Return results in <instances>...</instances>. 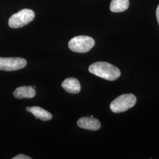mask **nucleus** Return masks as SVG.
<instances>
[{"label":"nucleus","instance_id":"f257e3e1","mask_svg":"<svg viewBox=\"0 0 159 159\" xmlns=\"http://www.w3.org/2000/svg\"><path fill=\"white\" fill-rule=\"evenodd\" d=\"M89 70L91 74L108 81L116 80L121 75L119 68L107 62L93 63L90 66Z\"/></svg>","mask_w":159,"mask_h":159},{"label":"nucleus","instance_id":"f03ea898","mask_svg":"<svg viewBox=\"0 0 159 159\" xmlns=\"http://www.w3.org/2000/svg\"><path fill=\"white\" fill-rule=\"evenodd\" d=\"M137 98L133 94H125L117 97L110 104V109L115 113L127 111L136 105Z\"/></svg>","mask_w":159,"mask_h":159},{"label":"nucleus","instance_id":"7ed1b4c3","mask_svg":"<svg viewBox=\"0 0 159 159\" xmlns=\"http://www.w3.org/2000/svg\"><path fill=\"white\" fill-rule=\"evenodd\" d=\"M95 45V41L89 36L79 35L71 39L68 42L69 48L79 53L89 52Z\"/></svg>","mask_w":159,"mask_h":159},{"label":"nucleus","instance_id":"20e7f679","mask_svg":"<svg viewBox=\"0 0 159 159\" xmlns=\"http://www.w3.org/2000/svg\"><path fill=\"white\" fill-rule=\"evenodd\" d=\"M34 12L30 9H23L13 14L8 20V25L12 29H18L27 25L34 20Z\"/></svg>","mask_w":159,"mask_h":159},{"label":"nucleus","instance_id":"39448f33","mask_svg":"<svg viewBox=\"0 0 159 159\" xmlns=\"http://www.w3.org/2000/svg\"><path fill=\"white\" fill-rule=\"evenodd\" d=\"M27 61L20 57H0V70L6 71H16L24 68Z\"/></svg>","mask_w":159,"mask_h":159},{"label":"nucleus","instance_id":"423d86ee","mask_svg":"<svg viewBox=\"0 0 159 159\" xmlns=\"http://www.w3.org/2000/svg\"><path fill=\"white\" fill-rule=\"evenodd\" d=\"M77 125L83 129L91 131L98 130L101 127L100 121L90 117L80 118L77 121Z\"/></svg>","mask_w":159,"mask_h":159},{"label":"nucleus","instance_id":"0eeeda50","mask_svg":"<svg viewBox=\"0 0 159 159\" xmlns=\"http://www.w3.org/2000/svg\"><path fill=\"white\" fill-rule=\"evenodd\" d=\"M36 94V91L32 86H22L17 88L13 92V95L17 99L31 98Z\"/></svg>","mask_w":159,"mask_h":159},{"label":"nucleus","instance_id":"6e6552de","mask_svg":"<svg viewBox=\"0 0 159 159\" xmlns=\"http://www.w3.org/2000/svg\"><path fill=\"white\" fill-rule=\"evenodd\" d=\"M61 86L69 93L77 94L81 90V85L79 81L75 78H67L63 81Z\"/></svg>","mask_w":159,"mask_h":159},{"label":"nucleus","instance_id":"1a4fd4ad","mask_svg":"<svg viewBox=\"0 0 159 159\" xmlns=\"http://www.w3.org/2000/svg\"><path fill=\"white\" fill-rule=\"evenodd\" d=\"M26 110L33 114L37 119H39L43 121H48L52 119V115L50 113L40 107H28L26 108Z\"/></svg>","mask_w":159,"mask_h":159},{"label":"nucleus","instance_id":"9d476101","mask_svg":"<svg viewBox=\"0 0 159 159\" xmlns=\"http://www.w3.org/2000/svg\"><path fill=\"white\" fill-rule=\"evenodd\" d=\"M129 7V0H112L110 9L114 12H120L127 10Z\"/></svg>","mask_w":159,"mask_h":159},{"label":"nucleus","instance_id":"9b49d317","mask_svg":"<svg viewBox=\"0 0 159 159\" xmlns=\"http://www.w3.org/2000/svg\"><path fill=\"white\" fill-rule=\"evenodd\" d=\"M12 159H31V157H29L28 156L23 154H20L16 156V157H13Z\"/></svg>","mask_w":159,"mask_h":159},{"label":"nucleus","instance_id":"f8f14e48","mask_svg":"<svg viewBox=\"0 0 159 159\" xmlns=\"http://www.w3.org/2000/svg\"><path fill=\"white\" fill-rule=\"evenodd\" d=\"M156 17H157V20L158 21L159 25V4L156 10Z\"/></svg>","mask_w":159,"mask_h":159}]
</instances>
